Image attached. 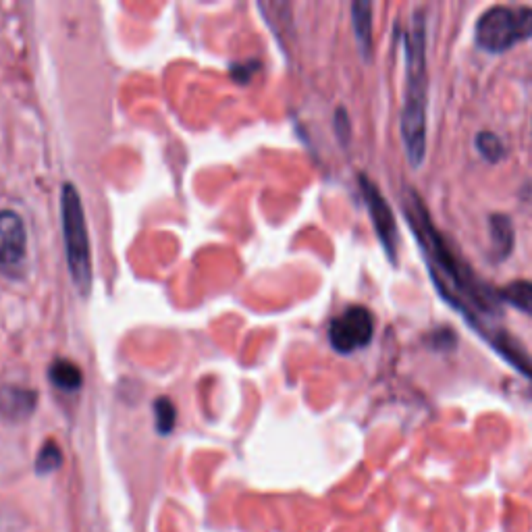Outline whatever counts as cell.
I'll list each match as a JSON object with an SVG mask.
<instances>
[{
	"mask_svg": "<svg viewBox=\"0 0 532 532\" xmlns=\"http://www.w3.org/2000/svg\"><path fill=\"white\" fill-rule=\"evenodd\" d=\"M406 100L402 111V136L412 167H420L427 154V28L424 15L416 11L406 36Z\"/></svg>",
	"mask_w": 532,
	"mask_h": 532,
	"instance_id": "6da1fadb",
	"label": "cell"
},
{
	"mask_svg": "<svg viewBox=\"0 0 532 532\" xmlns=\"http://www.w3.org/2000/svg\"><path fill=\"white\" fill-rule=\"evenodd\" d=\"M63 231L69 271L79 294L88 296L92 287V260H90V239L86 229V217L82 200L71 183L63 185Z\"/></svg>",
	"mask_w": 532,
	"mask_h": 532,
	"instance_id": "7a4b0ae2",
	"label": "cell"
},
{
	"mask_svg": "<svg viewBox=\"0 0 532 532\" xmlns=\"http://www.w3.org/2000/svg\"><path fill=\"white\" fill-rule=\"evenodd\" d=\"M532 38L530 7H493L476 21V44L487 52H505Z\"/></svg>",
	"mask_w": 532,
	"mask_h": 532,
	"instance_id": "3957f363",
	"label": "cell"
},
{
	"mask_svg": "<svg viewBox=\"0 0 532 532\" xmlns=\"http://www.w3.org/2000/svg\"><path fill=\"white\" fill-rule=\"evenodd\" d=\"M372 333H375L372 314L364 306H352L331 323L329 339L339 354H352L366 348Z\"/></svg>",
	"mask_w": 532,
	"mask_h": 532,
	"instance_id": "277c9868",
	"label": "cell"
},
{
	"mask_svg": "<svg viewBox=\"0 0 532 532\" xmlns=\"http://www.w3.org/2000/svg\"><path fill=\"white\" fill-rule=\"evenodd\" d=\"M360 188L364 194V202L366 208L372 217V225H375L381 244L389 256L391 262H395V254H397V223L393 217V210L387 204V200L383 198V194L377 190V185L372 183L368 177L360 175Z\"/></svg>",
	"mask_w": 532,
	"mask_h": 532,
	"instance_id": "5b68a950",
	"label": "cell"
},
{
	"mask_svg": "<svg viewBox=\"0 0 532 532\" xmlns=\"http://www.w3.org/2000/svg\"><path fill=\"white\" fill-rule=\"evenodd\" d=\"M25 246L28 237L21 217L13 210H0V271L11 275L21 269Z\"/></svg>",
	"mask_w": 532,
	"mask_h": 532,
	"instance_id": "8992f818",
	"label": "cell"
},
{
	"mask_svg": "<svg viewBox=\"0 0 532 532\" xmlns=\"http://www.w3.org/2000/svg\"><path fill=\"white\" fill-rule=\"evenodd\" d=\"M36 406V393L28 389L5 387L0 389V414L9 420H23Z\"/></svg>",
	"mask_w": 532,
	"mask_h": 532,
	"instance_id": "52a82bcc",
	"label": "cell"
},
{
	"mask_svg": "<svg viewBox=\"0 0 532 532\" xmlns=\"http://www.w3.org/2000/svg\"><path fill=\"white\" fill-rule=\"evenodd\" d=\"M352 19H354V32L360 44L362 55L368 59L372 50V5L366 0H356L352 5Z\"/></svg>",
	"mask_w": 532,
	"mask_h": 532,
	"instance_id": "ba28073f",
	"label": "cell"
},
{
	"mask_svg": "<svg viewBox=\"0 0 532 532\" xmlns=\"http://www.w3.org/2000/svg\"><path fill=\"white\" fill-rule=\"evenodd\" d=\"M491 242L495 258L503 260L512 254L514 248V227L512 221L505 215L491 217Z\"/></svg>",
	"mask_w": 532,
	"mask_h": 532,
	"instance_id": "9c48e42d",
	"label": "cell"
},
{
	"mask_svg": "<svg viewBox=\"0 0 532 532\" xmlns=\"http://www.w3.org/2000/svg\"><path fill=\"white\" fill-rule=\"evenodd\" d=\"M48 377H50L52 385L63 389V391H75V389L82 387V383H84L82 370H79V366L69 362V360L52 362V366L48 370Z\"/></svg>",
	"mask_w": 532,
	"mask_h": 532,
	"instance_id": "30bf717a",
	"label": "cell"
},
{
	"mask_svg": "<svg viewBox=\"0 0 532 532\" xmlns=\"http://www.w3.org/2000/svg\"><path fill=\"white\" fill-rule=\"evenodd\" d=\"M503 302L512 304L524 314L532 316V281H514L499 291Z\"/></svg>",
	"mask_w": 532,
	"mask_h": 532,
	"instance_id": "8fae6325",
	"label": "cell"
},
{
	"mask_svg": "<svg viewBox=\"0 0 532 532\" xmlns=\"http://www.w3.org/2000/svg\"><path fill=\"white\" fill-rule=\"evenodd\" d=\"M476 148H478V152H481L483 158H487L489 163H499L501 158H503V154H505L503 142L491 131L478 133V136H476Z\"/></svg>",
	"mask_w": 532,
	"mask_h": 532,
	"instance_id": "7c38bea8",
	"label": "cell"
},
{
	"mask_svg": "<svg viewBox=\"0 0 532 532\" xmlns=\"http://www.w3.org/2000/svg\"><path fill=\"white\" fill-rule=\"evenodd\" d=\"M154 412H156V429L161 431L163 435H169L175 427V420H177L175 406L169 402L167 397H161V399H156Z\"/></svg>",
	"mask_w": 532,
	"mask_h": 532,
	"instance_id": "4fadbf2b",
	"label": "cell"
},
{
	"mask_svg": "<svg viewBox=\"0 0 532 532\" xmlns=\"http://www.w3.org/2000/svg\"><path fill=\"white\" fill-rule=\"evenodd\" d=\"M61 462H63L61 449H59L55 443H52V441H48V443L42 447V451H40L38 462H36V470H38L40 474H48V472H52V470H57V468L61 466Z\"/></svg>",
	"mask_w": 532,
	"mask_h": 532,
	"instance_id": "5bb4252c",
	"label": "cell"
},
{
	"mask_svg": "<svg viewBox=\"0 0 532 532\" xmlns=\"http://www.w3.org/2000/svg\"><path fill=\"white\" fill-rule=\"evenodd\" d=\"M335 123H337V129H339V136H341L343 140L348 138V133H350V119L345 117L343 109L337 111V119H335Z\"/></svg>",
	"mask_w": 532,
	"mask_h": 532,
	"instance_id": "9a60e30c",
	"label": "cell"
}]
</instances>
